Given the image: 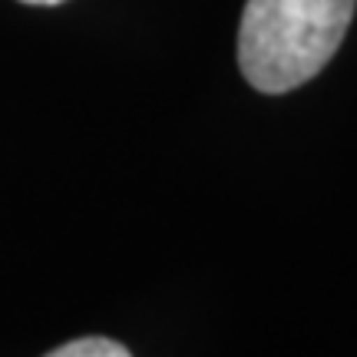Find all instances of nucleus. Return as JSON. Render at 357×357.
<instances>
[{
	"instance_id": "nucleus-1",
	"label": "nucleus",
	"mask_w": 357,
	"mask_h": 357,
	"mask_svg": "<svg viewBox=\"0 0 357 357\" xmlns=\"http://www.w3.org/2000/svg\"><path fill=\"white\" fill-rule=\"evenodd\" d=\"M357 0H248L238 24V66L248 86L281 96L331 63Z\"/></svg>"
},
{
	"instance_id": "nucleus-2",
	"label": "nucleus",
	"mask_w": 357,
	"mask_h": 357,
	"mask_svg": "<svg viewBox=\"0 0 357 357\" xmlns=\"http://www.w3.org/2000/svg\"><path fill=\"white\" fill-rule=\"evenodd\" d=\"M43 357H132V354L119 341H113V337H96L93 334V337H77V341L56 347V351H50Z\"/></svg>"
},
{
	"instance_id": "nucleus-3",
	"label": "nucleus",
	"mask_w": 357,
	"mask_h": 357,
	"mask_svg": "<svg viewBox=\"0 0 357 357\" xmlns=\"http://www.w3.org/2000/svg\"><path fill=\"white\" fill-rule=\"evenodd\" d=\"M20 3H30V7H60L66 0H20Z\"/></svg>"
}]
</instances>
